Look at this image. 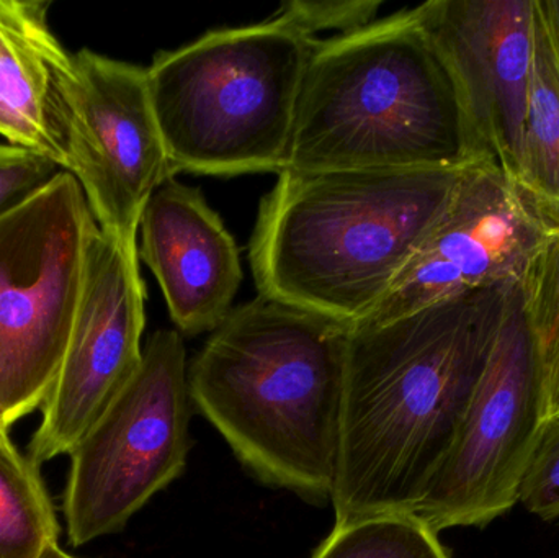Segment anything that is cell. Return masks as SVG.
<instances>
[{"label":"cell","instance_id":"4","mask_svg":"<svg viewBox=\"0 0 559 558\" xmlns=\"http://www.w3.org/2000/svg\"><path fill=\"white\" fill-rule=\"evenodd\" d=\"M469 163L452 81L416 7L314 43L283 170L460 169Z\"/></svg>","mask_w":559,"mask_h":558},{"label":"cell","instance_id":"1","mask_svg":"<svg viewBox=\"0 0 559 558\" xmlns=\"http://www.w3.org/2000/svg\"><path fill=\"white\" fill-rule=\"evenodd\" d=\"M512 287L352 328L335 524L414 513L455 441Z\"/></svg>","mask_w":559,"mask_h":558},{"label":"cell","instance_id":"16","mask_svg":"<svg viewBox=\"0 0 559 558\" xmlns=\"http://www.w3.org/2000/svg\"><path fill=\"white\" fill-rule=\"evenodd\" d=\"M59 524L38 467L0 429V558H39Z\"/></svg>","mask_w":559,"mask_h":558},{"label":"cell","instance_id":"3","mask_svg":"<svg viewBox=\"0 0 559 558\" xmlns=\"http://www.w3.org/2000/svg\"><path fill=\"white\" fill-rule=\"evenodd\" d=\"M462 169L282 170L249 249L259 295L365 323L442 215Z\"/></svg>","mask_w":559,"mask_h":558},{"label":"cell","instance_id":"20","mask_svg":"<svg viewBox=\"0 0 559 558\" xmlns=\"http://www.w3.org/2000/svg\"><path fill=\"white\" fill-rule=\"evenodd\" d=\"M380 7V0H292L277 15L316 41L318 33L345 35L370 25Z\"/></svg>","mask_w":559,"mask_h":558},{"label":"cell","instance_id":"12","mask_svg":"<svg viewBox=\"0 0 559 558\" xmlns=\"http://www.w3.org/2000/svg\"><path fill=\"white\" fill-rule=\"evenodd\" d=\"M416 9L452 81L472 161L519 182L534 0H433Z\"/></svg>","mask_w":559,"mask_h":558},{"label":"cell","instance_id":"10","mask_svg":"<svg viewBox=\"0 0 559 558\" xmlns=\"http://www.w3.org/2000/svg\"><path fill=\"white\" fill-rule=\"evenodd\" d=\"M555 226L544 206L496 164H466L442 215L365 323L521 284Z\"/></svg>","mask_w":559,"mask_h":558},{"label":"cell","instance_id":"19","mask_svg":"<svg viewBox=\"0 0 559 558\" xmlns=\"http://www.w3.org/2000/svg\"><path fill=\"white\" fill-rule=\"evenodd\" d=\"M519 503L532 514L559 524V416L545 419L522 478Z\"/></svg>","mask_w":559,"mask_h":558},{"label":"cell","instance_id":"2","mask_svg":"<svg viewBox=\"0 0 559 558\" xmlns=\"http://www.w3.org/2000/svg\"><path fill=\"white\" fill-rule=\"evenodd\" d=\"M352 327L259 295L189 366L190 399L265 484L331 498Z\"/></svg>","mask_w":559,"mask_h":558},{"label":"cell","instance_id":"11","mask_svg":"<svg viewBox=\"0 0 559 558\" xmlns=\"http://www.w3.org/2000/svg\"><path fill=\"white\" fill-rule=\"evenodd\" d=\"M144 300L140 256L97 226L71 336L29 442L36 467L71 455L136 372L143 359Z\"/></svg>","mask_w":559,"mask_h":558},{"label":"cell","instance_id":"23","mask_svg":"<svg viewBox=\"0 0 559 558\" xmlns=\"http://www.w3.org/2000/svg\"><path fill=\"white\" fill-rule=\"evenodd\" d=\"M39 558H78L72 557L71 554L66 553L59 547V544H55V546L48 547V549L43 553V556Z\"/></svg>","mask_w":559,"mask_h":558},{"label":"cell","instance_id":"15","mask_svg":"<svg viewBox=\"0 0 559 558\" xmlns=\"http://www.w3.org/2000/svg\"><path fill=\"white\" fill-rule=\"evenodd\" d=\"M532 38L519 183L559 226V48L545 0H534Z\"/></svg>","mask_w":559,"mask_h":558},{"label":"cell","instance_id":"18","mask_svg":"<svg viewBox=\"0 0 559 558\" xmlns=\"http://www.w3.org/2000/svg\"><path fill=\"white\" fill-rule=\"evenodd\" d=\"M311 558H450L439 534L414 514L335 524Z\"/></svg>","mask_w":559,"mask_h":558},{"label":"cell","instance_id":"14","mask_svg":"<svg viewBox=\"0 0 559 558\" xmlns=\"http://www.w3.org/2000/svg\"><path fill=\"white\" fill-rule=\"evenodd\" d=\"M49 2L0 0V136L64 170V92L72 52L48 22Z\"/></svg>","mask_w":559,"mask_h":558},{"label":"cell","instance_id":"22","mask_svg":"<svg viewBox=\"0 0 559 558\" xmlns=\"http://www.w3.org/2000/svg\"><path fill=\"white\" fill-rule=\"evenodd\" d=\"M545 7H547L548 15H550L559 48V0H545Z\"/></svg>","mask_w":559,"mask_h":558},{"label":"cell","instance_id":"13","mask_svg":"<svg viewBox=\"0 0 559 558\" xmlns=\"http://www.w3.org/2000/svg\"><path fill=\"white\" fill-rule=\"evenodd\" d=\"M138 254L151 269L179 333L215 331L242 284L235 238L195 187L169 179L140 223Z\"/></svg>","mask_w":559,"mask_h":558},{"label":"cell","instance_id":"21","mask_svg":"<svg viewBox=\"0 0 559 558\" xmlns=\"http://www.w3.org/2000/svg\"><path fill=\"white\" fill-rule=\"evenodd\" d=\"M59 170L46 157L12 144H0V215L51 182Z\"/></svg>","mask_w":559,"mask_h":558},{"label":"cell","instance_id":"17","mask_svg":"<svg viewBox=\"0 0 559 558\" xmlns=\"http://www.w3.org/2000/svg\"><path fill=\"white\" fill-rule=\"evenodd\" d=\"M522 308L540 369L544 419L559 416V226L521 282Z\"/></svg>","mask_w":559,"mask_h":558},{"label":"cell","instance_id":"9","mask_svg":"<svg viewBox=\"0 0 559 558\" xmlns=\"http://www.w3.org/2000/svg\"><path fill=\"white\" fill-rule=\"evenodd\" d=\"M62 104L64 170L81 186L98 228L138 254L144 209L176 174L146 68L91 49L72 52Z\"/></svg>","mask_w":559,"mask_h":558},{"label":"cell","instance_id":"24","mask_svg":"<svg viewBox=\"0 0 559 558\" xmlns=\"http://www.w3.org/2000/svg\"><path fill=\"white\" fill-rule=\"evenodd\" d=\"M0 429H7L5 423H3L2 412H0ZM9 431V429H7Z\"/></svg>","mask_w":559,"mask_h":558},{"label":"cell","instance_id":"8","mask_svg":"<svg viewBox=\"0 0 559 558\" xmlns=\"http://www.w3.org/2000/svg\"><path fill=\"white\" fill-rule=\"evenodd\" d=\"M540 369L522 308L521 284L501 321L455 441L414 510L437 534L483 527L519 503L544 425Z\"/></svg>","mask_w":559,"mask_h":558},{"label":"cell","instance_id":"7","mask_svg":"<svg viewBox=\"0 0 559 558\" xmlns=\"http://www.w3.org/2000/svg\"><path fill=\"white\" fill-rule=\"evenodd\" d=\"M190 403L182 334L157 330L130 382L69 455L62 510L72 546L123 530L186 471Z\"/></svg>","mask_w":559,"mask_h":558},{"label":"cell","instance_id":"5","mask_svg":"<svg viewBox=\"0 0 559 558\" xmlns=\"http://www.w3.org/2000/svg\"><path fill=\"white\" fill-rule=\"evenodd\" d=\"M316 41L275 15L157 52L147 85L174 173H282Z\"/></svg>","mask_w":559,"mask_h":558},{"label":"cell","instance_id":"6","mask_svg":"<svg viewBox=\"0 0 559 558\" xmlns=\"http://www.w3.org/2000/svg\"><path fill=\"white\" fill-rule=\"evenodd\" d=\"M97 226L66 170L0 215V412L7 429L41 408L55 382Z\"/></svg>","mask_w":559,"mask_h":558}]
</instances>
